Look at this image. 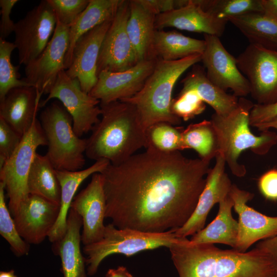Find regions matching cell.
Instances as JSON below:
<instances>
[{
  "mask_svg": "<svg viewBox=\"0 0 277 277\" xmlns=\"http://www.w3.org/2000/svg\"><path fill=\"white\" fill-rule=\"evenodd\" d=\"M215 219L206 227L193 234L191 244H223L235 249L238 235V221L232 215L233 201L229 194L219 203Z\"/></svg>",
  "mask_w": 277,
  "mask_h": 277,
  "instance_id": "obj_27",
  "label": "cell"
},
{
  "mask_svg": "<svg viewBox=\"0 0 277 277\" xmlns=\"http://www.w3.org/2000/svg\"><path fill=\"white\" fill-rule=\"evenodd\" d=\"M56 24V16L47 0L42 1L15 23L14 44L19 65H27L42 53L53 36Z\"/></svg>",
  "mask_w": 277,
  "mask_h": 277,
  "instance_id": "obj_10",
  "label": "cell"
},
{
  "mask_svg": "<svg viewBox=\"0 0 277 277\" xmlns=\"http://www.w3.org/2000/svg\"><path fill=\"white\" fill-rule=\"evenodd\" d=\"M15 49L14 43L0 38V100L14 88L32 86L25 78H19V67L14 66L11 62V54Z\"/></svg>",
  "mask_w": 277,
  "mask_h": 277,
  "instance_id": "obj_35",
  "label": "cell"
},
{
  "mask_svg": "<svg viewBox=\"0 0 277 277\" xmlns=\"http://www.w3.org/2000/svg\"><path fill=\"white\" fill-rule=\"evenodd\" d=\"M156 61V58L145 60L122 72L101 71L89 94L102 104L132 97L143 87L152 72Z\"/></svg>",
  "mask_w": 277,
  "mask_h": 277,
  "instance_id": "obj_16",
  "label": "cell"
},
{
  "mask_svg": "<svg viewBox=\"0 0 277 277\" xmlns=\"http://www.w3.org/2000/svg\"><path fill=\"white\" fill-rule=\"evenodd\" d=\"M105 277H132V275L125 267L122 266L115 269H109Z\"/></svg>",
  "mask_w": 277,
  "mask_h": 277,
  "instance_id": "obj_45",
  "label": "cell"
},
{
  "mask_svg": "<svg viewBox=\"0 0 277 277\" xmlns=\"http://www.w3.org/2000/svg\"><path fill=\"white\" fill-rule=\"evenodd\" d=\"M185 149H193L202 159L211 160L218 153L215 132L210 121L191 124L182 130Z\"/></svg>",
  "mask_w": 277,
  "mask_h": 277,
  "instance_id": "obj_32",
  "label": "cell"
},
{
  "mask_svg": "<svg viewBox=\"0 0 277 277\" xmlns=\"http://www.w3.org/2000/svg\"><path fill=\"white\" fill-rule=\"evenodd\" d=\"M182 90H191L195 92L218 115L227 116L238 107L237 97L228 94L213 84L207 77L205 69L200 65H193L192 70L182 81Z\"/></svg>",
  "mask_w": 277,
  "mask_h": 277,
  "instance_id": "obj_24",
  "label": "cell"
},
{
  "mask_svg": "<svg viewBox=\"0 0 277 277\" xmlns=\"http://www.w3.org/2000/svg\"><path fill=\"white\" fill-rule=\"evenodd\" d=\"M253 127H256L259 130L262 131L268 130L270 128L277 129V116L266 122L256 124Z\"/></svg>",
  "mask_w": 277,
  "mask_h": 277,
  "instance_id": "obj_47",
  "label": "cell"
},
{
  "mask_svg": "<svg viewBox=\"0 0 277 277\" xmlns=\"http://www.w3.org/2000/svg\"><path fill=\"white\" fill-rule=\"evenodd\" d=\"M205 46L204 39L186 36L175 30H156L152 55L154 58L163 61H176L194 54H202Z\"/></svg>",
  "mask_w": 277,
  "mask_h": 277,
  "instance_id": "obj_29",
  "label": "cell"
},
{
  "mask_svg": "<svg viewBox=\"0 0 277 277\" xmlns=\"http://www.w3.org/2000/svg\"><path fill=\"white\" fill-rule=\"evenodd\" d=\"M196 1L205 11L227 21L230 17L248 13H263L261 0Z\"/></svg>",
  "mask_w": 277,
  "mask_h": 277,
  "instance_id": "obj_33",
  "label": "cell"
},
{
  "mask_svg": "<svg viewBox=\"0 0 277 277\" xmlns=\"http://www.w3.org/2000/svg\"><path fill=\"white\" fill-rule=\"evenodd\" d=\"M202 54L166 61L157 59L143 87L131 97L120 100L134 105L146 130L159 122L179 125L181 119L171 110L172 94L179 77L188 68L202 61Z\"/></svg>",
  "mask_w": 277,
  "mask_h": 277,
  "instance_id": "obj_4",
  "label": "cell"
},
{
  "mask_svg": "<svg viewBox=\"0 0 277 277\" xmlns=\"http://www.w3.org/2000/svg\"><path fill=\"white\" fill-rule=\"evenodd\" d=\"M183 128L166 122L152 125L146 130L147 148L152 147L164 152L186 149L182 135Z\"/></svg>",
  "mask_w": 277,
  "mask_h": 277,
  "instance_id": "obj_34",
  "label": "cell"
},
{
  "mask_svg": "<svg viewBox=\"0 0 277 277\" xmlns=\"http://www.w3.org/2000/svg\"><path fill=\"white\" fill-rule=\"evenodd\" d=\"M82 219L70 208L67 220L66 231L63 238L56 244L62 262L64 277H86V259L81 250Z\"/></svg>",
  "mask_w": 277,
  "mask_h": 277,
  "instance_id": "obj_25",
  "label": "cell"
},
{
  "mask_svg": "<svg viewBox=\"0 0 277 277\" xmlns=\"http://www.w3.org/2000/svg\"><path fill=\"white\" fill-rule=\"evenodd\" d=\"M263 14L271 18L277 20V0H261Z\"/></svg>",
  "mask_w": 277,
  "mask_h": 277,
  "instance_id": "obj_44",
  "label": "cell"
},
{
  "mask_svg": "<svg viewBox=\"0 0 277 277\" xmlns=\"http://www.w3.org/2000/svg\"><path fill=\"white\" fill-rule=\"evenodd\" d=\"M5 190L0 182V234L8 242L15 255L21 256L28 254L29 244L19 235L13 217L5 201Z\"/></svg>",
  "mask_w": 277,
  "mask_h": 277,
  "instance_id": "obj_36",
  "label": "cell"
},
{
  "mask_svg": "<svg viewBox=\"0 0 277 277\" xmlns=\"http://www.w3.org/2000/svg\"><path fill=\"white\" fill-rule=\"evenodd\" d=\"M27 188L29 194L60 205L61 190L56 169L46 155L36 153L28 175Z\"/></svg>",
  "mask_w": 277,
  "mask_h": 277,
  "instance_id": "obj_31",
  "label": "cell"
},
{
  "mask_svg": "<svg viewBox=\"0 0 277 277\" xmlns=\"http://www.w3.org/2000/svg\"><path fill=\"white\" fill-rule=\"evenodd\" d=\"M0 277H17L13 270L8 271H1Z\"/></svg>",
  "mask_w": 277,
  "mask_h": 277,
  "instance_id": "obj_48",
  "label": "cell"
},
{
  "mask_svg": "<svg viewBox=\"0 0 277 277\" xmlns=\"http://www.w3.org/2000/svg\"><path fill=\"white\" fill-rule=\"evenodd\" d=\"M23 137L0 117V167L17 149Z\"/></svg>",
  "mask_w": 277,
  "mask_h": 277,
  "instance_id": "obj_39",
  "label": "cell"
},
{
  "mask_svg": "<svg viewBox=\"0 0 277 277\" xmlns=\"http://www.w3.org/2000/svg\"><path fill=\"white\" fill-rule=\"evenodd\" d=\"M17 0L0 1V38L5 39L14 31L15 23L11 20L10 14Z\"/></svg>",
  "mask_w": 277,
  "mask_h": 277,
  "instance_id": "obj_40",
  "label": "cell"
},
{
  "mask_svg": "<svg viewBox=\"0 0 277 277\" xmlns=\"http://www.w3.org/2000/svg\"><path fill=\"white\" fill-rule=\"evenodd\" d=\"M110 164L107 160H100L83 170L77 171L57 170L56 173L61 190L60 210L57 220L48 235L49 241L58 242L65 234L67 220L71 203L80 185L89 176L101 173Z\"/></svg>",
  "mask_w": 277,
  "mask_h": 277,
  "instance_id": "obj_23",
  "label": "cell"
},
{
  "mask_svg": "<svg viewBox=\"0 0 277 277\" xmlns=\"http://www.w3.org/2000/svg\"><path fill=\"white\" fill-rule=\"evenodd\" d=\"M101 118L87 138L86 156L107 160L113 165L127 160L140 149L147 147L146 131L135 107L117 101L100 103Z\"/></svg>",
  "mask_w": 277,
  "mask_h": 277,
  "instance_id": "obj_3",
  "label": "cell"
},
{
  "mask_svg": "<svg viewBox=\"0 0 277 277\" xmlns=\"http://www.w3.org/2000/svg\"><path fill=\"white\" fill-rule=\"evenodd\" d=\"M41 146H47V142L40 121L36 118L17 149L0 167V182L3 184L9 199L8 206L12 217L29 194L28 175L36 149Z\"/></svg>",
  "mask_w": 277,
  "mask_h": 277,
  "instance_id": "obj_8",
  "label": "cell"
},
{
  "mask_svg": "<svg viewBox=\"0 0 277 277\" xmlns=\"http://www.w3.org/2000/svg\"><path fill=\"white\" fill-rule=\"evenodd\" d=\"M90 0H47L57 21L70 27L84 11Z\"/></svg>",
  "mask_w": 277,
  "mask_h": 277,
  "instance_id": "obj_38",
  "label": "cell"
},
{
  "mask_svg": "<svg viewBox=\"0 0 277 277\" xmlns=\"http://www.w3.org/2000/svg\"><path fill=\"white\" fill-rule=\"evenodd\" d=\"M156 16L183 6V0H140Z\"/></svg>",
  "mask_w": 277,
  "mask_h": 277,
  "instance_id": "obj_43",
  "label": "cell"
},
{
  "mask_svg": "<svg viewBox=\"0 0 277 277\" xmlns=\"http://www.w3.org/2000/svg\"><path fill=\"white\" fill-rule=\"evenodd\" d=\"M259 245L271 252L277 257V235L259 243Z\"/></svg>",
  "mask_w": 277,
  "mask_h": 277,
  "instance_id": "obj_46",
  "label": "cell"
},
{
  "mask_svg": "<svg viewBox=\"0 0 277 277\" xmlns=\"http://www.w3.org/2000/svg\"><path fill=\"white\" fill-rule=\"evenodd\" d=\"M70 208L82 219L81 240L84 246L97 242L103 238L106 202L100 173L92 175L86 187L74 197Z\"/></svg>",
  "mask_w": 277,
  "mask_h": 277,
  "instance_id": "obj_18",
  "label": "cell"
},
{
  "mask_svg": "<svg viewBox=\"0 0 277 277\" xmlns=\"http://www.w3.org/2000/svg\"><path fill=\"white\" fill-rule=\"evenodd\" d=\"M227 22L205 11L196 0H187L184 6L156 15L155 27L156 30L173 27L220 37Z\"/></svg>",
  "mask_w": 277,
  "mask_h": 277,
  "instance_id": "obj_21",
  "label": "cell"
},
{
  "mask_svg": "<svg viewBox=\"0 0 277 277\" xmlns=\"http://www.w3.org/2000/svg\"><path fill=\"white\" fill-rule=\"evenodd\" d=\"M53 98L60 101L70 114L73 129L79 137L91 131L100 121V101L84 92L78 80L68 76L65 70L59 74L47 98L41 102L40 107Z\"/></svg>",
  "mask_w": 277,
  "mask_h": 277,
  "instance_id": "obj_11",
  "label": "cell"
},
{
  "mask_svg": "<svg viewBox=\"0 0 277 277\" xmlns=\"http://www.w3.org/2000/svg\"><path fill=\"white\" fill-rule=\"evenodd\" d=\"M69 27L57 21L54 32L47 46L34 61L25 66V79L41 93L48 94L59 74L66 70L65 57L69 44Z\"/></svg>",
  "mask_w": 277,
  "mask_h": 277,
  "instance_id": "obj_13",
  "label": "cell"
},
{
  "mask_svg": "<svg viewBox=\"0 0 277 277\" xmlns=\"http://www.w3.org/2000/svg\"><path fill=\"white\" fill-rule=\"evenodd\" d=\"M254 104L244 97L239 100L236 109L227 116L214 113L210 121L216 135L218 153L224 158L233 174L243 177L246 173L244 165L238 159L241 153L248 149L258 155H264L277 143V134L263 131L259 136L249 128V114Z\"/></svg>",
  "mask_w": 277,
  "mask_h": 277,
  "instance_id": "obj_5",
  "label": "cell"
},
{
  "mask_svg": "<svg viewBox=\"0 0 277 277\" xmlns=\"http://www.w3.org/2000/svg\"><path fill=\"white\" fill-rule=\"evenodd\" d=\"M239 216L238 235L235 250H246L255 242L277 235V216L264 215L247 204L254 194L232 184L229 193Z\"/></svg>",
  "mask_w": 277,
  "mask_h": 277,
  "instance_id": "obj_15",
  "label": "cell"
},
{
  "mask_svg": "<svg viewBox=\"0 0 277 277\" xmlns=\"http://www.w3.org/2000/svg\"><path fill=\"white\" fill-rule=\"evenodd\" d=\"M258 185L263 196L277 201V169H271L264 173L259 178Z\"/></svg>",
  "mask_w": 277,
  "mask_h": 277,
  "instance_id": "obj_41",
  "label": "cell"
},
{
  "mask_svg": "<svg viewBox=\"0 0 277 277\" xmlns=\"http://www.w3.org/2000/svg\"><path fill=\"white\" fill-rule=\"evenodd\" d=\"M168 248L179 277H277V258L258 246L240 252L183 238Z\"/></svg>",
  "mask_w": 277,
  "mask_h": 277,
  "instance_id": "obj_2",
  "label": "cell"
},
{
  "mask_svg": "<svg viewBox=\"0 0 277 277\" xmlns=\"http://www.w3.org/2000/svg\"><path fill=\"white\" fill-rule=\"evenodd\" d=\"M228 21L240 30L250 44L277 50V20L263 13H251L230 17Z\"/></svg>",
  "mask_w": 277,
  "mask_h": 277,
  "instance_id": "obj_30",
  "label": "cell"
},
{
  "mask_svg": "<svg viewBox=\"0 0 277 277\" xmlns=\"http://www.w3.org/2000/svg\"><path fill=\"white\" fill-rule=\"evenodd\" d=\"M130 1L122 0L103 41L97 65V75L102 71L122 72L138 62L127 32Z\"/></svg>",
  "mask_w": 277,
  "mask_h": 277,
  "instance_id": "obj_12",
  "label": "cell"
},
{
  "mask_svg": "<svg viewBox=\"0 0 277 277\" xmlns=\"http://www.w3.org/2000/svg\"><path fill=\"white\" fill-rule=\"evenodd\" d=\"M122 0H90L84 11L69 27V44L65 57L66 70L69 67L73 47L83 35L105 22L112 20Z\"/></svg>",
  "mask_w": 277,
  "mask_h": 277,
  "instance_id": "obj_28",
  "label": "cell"
},
{
  "mask_svg": "<svg viewBox=\"0 0 277 277\" xmlns=\"http://www.w3.org/2000/svg\"><path fill=\"white\" fill-rule=\"evenodd\" d=\"M173 230L152 233L129 228L119 229L112 223L105 227L103 238L98 242L84 246L86 264L89 275H94L101 263L108 256L122 254L129 256L145 250L161 247L169 248L178 242Z\"/></svg>",
  "mask_w": 277,
  "mask_h": 277,
  "instance_id": "obj_7",
  "label": "cell"
},
{
  "mask_svg": "<svg viewBox=\"0 0 277 277\" xmlns=\"http://www.w3.org/2000/svg\"><path fill=\"white\" fill-rule=\"evenodd\" d=\"M226 164L223 157L217 153L215 165L207 175L205 186L194 212L182 227L174 230L177 238H187L202 230L213 206L229 195L232 184L225 171Z\"/></svg>",
  "mask_w": 277,
  "mask_h": 277,
  "instance_id": "obj_19",
  "label": "cell"
},
{
  "mask_svg": "<svg viewBox=\"0 0 277 277\" xmlns=\"http://www.w3.org/2000/svg\"><path fill=\"white\" fill-rule=\"evenodd\" d=\"M60 210V205L29 194L13 216L19 235L29 244H40L54 227Z\"/></svg>",
  "mask_w": 277,
  "mask_h": 277,
  "instance_id": "obj_17",
  "label": "cell"
},
{
  "mask_svg": "<svg viewBox=\"0 0 277 277\" xmlns=\"http://www.w3.org/2000/svg\"><path fill=\"white\" fill-rule=\"evenodd\" d=\"M206 108L205 103L191 90H181L178 96L172 99L171 110L181 119L187 121L202 113Z\"/></svg>",
  "mask_w": 277,
  "mask_h": 277,
  "instance_id": "obj_37",
  "label": "cell"
},
{
  "mask_svg": "<svg viewBox=\"0 0 277 277\" xmlns=\"http://www.w3.org/2000/svg\"><path fill=\"white\" fill-rule=\"evenodd\" d=\"M156 15L140 0L130 1V12L127 32L136 52L138 62L152 55Z\"/></svg>",
  "mask_w": 277,
  "mask_h": 277,
  "instance_id": "obj_26",
  "label": "cell"
},
{
  "mask_svg": "<svg viewBox=\"0 0 277 277\" xmlns=\"http://www.w3.org/2000/svg\"><path fill=\"white\" fill-rule=\"evenodd\" d=\"M112 19L83 35L73 47L71 64L65 71L68 76L78 80L86 93H89L97 83V65L100 50Z\"/></svg>",
  "mask_w": 277,
  "mask_h": 277,
  "instance_id": "obj_20",
  "label": "cell"
},
{
  "mask_svg": "<svg viewBox=\"0 0 277 277\" xmlns=\"http://www.w3.org/2000/svg\"><path fill=\"white\" fill-rule=\"evenodd\" d=\"M40 123L47 142L46 155L57 170L77 171L85 164L87 138L75 133L72 118L58 100L42 112Z\"/></svg>",
  "mask_w": 277,
  "mask_h": 277,
  "instance_id": "obj_6",
  "label": "cell"
},
{
  "mask_svg": "<svg viewBox=\"0 0 277 277\" xmlns=\"http://www.w3.org/2000/svg\"><path fill=\"white\" fill-rule=\"evenodd\" d=\"M204 36L206 46L202 62L208 78L225 91L231 89L236 97L250 94L249 83L239 69L236 58L225 49L219 37Z\"/></svg>",
  "mask_w": 277,
  "mask_h": 277,
  "instance_id": "obj_14",
  "label": "cell"
},
{
  "mask_svg": "<svg viewBox=\"0 0 277 277\" xmlns=\"http://www.w3.org/2000/svg\"><path fill=\"white\" fill-rule=\"evenodd\" d=\"M277 116V101L269 104H254L249 114L250 126L267 122Z\"/></svg>",
  "mask_w": 277,
  "mask_h": 277,
  "instance_id": "obj_42",
  "label": "cell"
},
{
  "mask_svg": "<svg viewBox=\"0 0 277 277\" xmlns=\"http://www.w3.org/2000/svg\"><path fill=\"white\" fill-rule=\"evenodd\" d=\"M236 60L249 83L250 94L258 104L277 101V50L249 44Z\"/></svg>",
  "mask_w": 277,
  "mask_h": 277,
  "instance_id": "obj_9",
  "label": "cell"
},
{
  "mask_svg": "<svg viewBox=\"0 0 277 277\" xmlns=\"http://www.w3.org/2000/svg\"><path fill=\"white\" fill-rule=\"evenodd\" d=\"M42 95L33 86L11 89L0 100V117L23 136L36 118Z\"/></svg>",
  "mask_w": 277,
  "mask_h": 277,
  "instance_id": "obj_22",
  "label": "cell"
},
{
  "mask_svg": "<svg viewBox=\"0 0 277 277\" xmlns=\"http://www.w3.org/2000/svg\"><path fill=\"white\" fill-rule=\"evenodd\" d=\"M211 160L148 147L101 173L106 218L119 229L161 233L182 227L197 205Z\"/></svg>",
  "mask_w": 277,
  "mask_h": 277,
  "instance_id": "obj_1",
  "label": "cell"
}]
</instances>
